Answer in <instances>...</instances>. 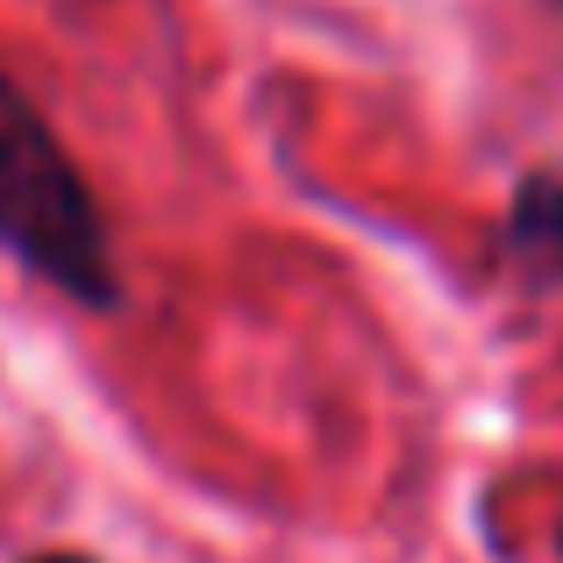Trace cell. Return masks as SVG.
Here are the masks:
<instances>
[{"label":"cell","instance_id":"1","mask_svg":"<svg viewBox=\"0 0 563 563\" xmlns=\"http://www.w3.org/2000/svg\"><path fill=\"white\" fill-rule=\"evenodd\" d=\"M0 250L79 307L122 300L108 214H100L86 172L71 165L65 136L43 122V108L8 71H0Z\"/></svg>","mask_w":563,"mask_h":563},{"label":"cell","instance_id":"2","mask_svg":"<svg viewBox=\"0 0 563 563\" xmlns=\"http://www.w3.org/2000/svg\"><path fill=\"white\" fill-rule=\"evenodd\" d=\"M507 250L542 278H563V172H536L514 192L507 214Z\"/></svg>","mask_w":563,"mask_h":563},{"label":"cell","instance_id":"3","mask_svg":"<svg viewBox=\"0 0 563 563\" xmlns=\"http://www.w3.org/2000/svg\"><path fill=\"white\" fill-rule=\"evenodd\" d=\"M36 563H86V556H36Z\"/></svg>","mask_w":563,"mask_h":563},{"label":"cell","instance_id":"4","mask_svg":"<svg viewBox=\"0 0 563 563\" xmlns=\"http://www.w3.org/2000/svg\"><path fill=\"white\" fill-rule=\"evenodd\" d=\"M550 8H563V0H550Z\"/></svg>","mask_w":563,"mask_h":563}]
</instances>
